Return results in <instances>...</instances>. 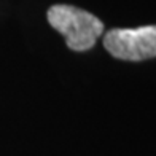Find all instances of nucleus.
<instances>
[{
  "mask_svg": "<svg viewBox=\"0 0 156 156\" xmlns=\"http://www.w3.org/2000/svg\"><path fill=\"white\" fill-rule=\"evenodd\" d=\"M48 23L64 35L73 51H88L104 32L102 21L93 13L70 5H54L48 10Z\"/></svg>",
  "mask_w": 156,
  "mask_h": 156,
  "instance_id": "obj_1",
  "label": "nucleus"
},
{
  "mask_svg": "<svg viewBox=\"0 0 156 156\" xmlns=\"http://www.w3.org/2000/svg\"><path fill=\"white\" fill-rule=\"evenodd\" d=\"M105 49L121 61H145L156 58V26L137 29H112L104 35Z\"/></svg>",
  "mask_w": 156,
  "mask_h": 156,
  "instance_id": "obj_2",
  "label": "nucleus"
}]
</instances>
